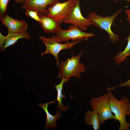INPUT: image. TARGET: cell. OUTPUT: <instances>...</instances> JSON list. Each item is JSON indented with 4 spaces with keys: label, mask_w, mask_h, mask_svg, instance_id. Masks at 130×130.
Listing matches in <instances>:
<instances>
[{
    "label": "cell",
    "mask_w": 130,
    "mask_h": 130,
    "mask_svg": "<svg viewBox=\"0 0 130 130\" xmlns=\"http://www.w3.org/2000/svg\"><path fill=\"white\" fill-rule=\"evenodd\" d=\"M65 82H67L66 79L63 78L61 79V81L59 84L54 85L57 91V99L55 100L58 101L56 104L57 108L58 110L62 112L66 111L69 108L68 106H64L62 103V99H65L66 98L65 95L62 93L63 85Z\"/></svg>",
    "instance_id": "obj_14"
},
{
    "label": "cell",
    "mask_w": 130,
    "mask_h": 130,
    "mask_svg": "<svg viewBox=\"0 0 130 130\" xmlns=\"http://www.w3.org/2000/svg\"><path fill=\"white\" fill-rule=\"evenodd\" d=\"M109 102L111 110L120 123L119 130H129L130 123L127 122L126 116H130V102L129 98L124 96L117 99L110 91H108Z\"/></svg>",
    "instance_id": "obj_1"
},
{
    "label": "cell",
    "mask_w": 130,
    "mask_h": 130,
    "mask_svg": "<svg viewBox=\"0 0 130 130\" xmlns=\"http://www.w3.org/2000/svg\"><path fill=\"white\" fill-rule=\"evenodd\" d=\"M109 99V94L107 92L98 97L93 98L90 102L91 108L98 115L101 125H103L104 122L108 119L117 120L111 110Z\"/></svg>",
    "instance_id": "obj_4"
},
{
    "label": "cell",
    "mask_w": 130,
    "mask_h": 130,
    "mask_svg": "<svg viewBox=\"0 0 130 130\" xmlns=\"http://www.w3.org/2000/svg\"><path fill=\"white\" fill-rule=\"evenodd\" d=\"M84 52L82 50L79 54L74 56L72 53L71 57L67 58L65 61H60L58 66L59 70V78H65L67 82L72 77L77 78L81 77L80 73L84 72L85 71L84 65L80 62L81 57Z\"/></svg>",
    "instance_id": "obj_2"
},
{
    "label": "cell",
    "mask_w": 130,
    "mask_h": 130,
    "mask_svg": "<svg viewBox=\"0 0 130 130\" xmlns=\"http://www.w3.org/2000/svg\"><path fill=\"white\" fill-rule=\"evenodd\" d=\"M84 120L87 125L92 126L94 130H100V118L98 114L94 110L87 111Z\"/></svg>",
    "instance_id": "obj_15"
},
{
    "label": "cell",
    "mask_w": 130,
    "mask_h": 130,
    "mask_svg": "<svg viewBox=\"0 0 130 130\" xmlns=\"http://www.w3.org/2000/svg\"><path fill=\"white\" fill-rule=\"evenodd\" d=\"M126 39L127 40V43L125 49L123 51L117 53L115 56L114 59L117 65L124 61L127 57H130V33Z\"/></svg>",
    "instance_id": "obj_16"
},
{
    "label": "cell",
    "mask_w": 130,
    "mask_h": 130,
    "mask_svg": "<svg viewBox=\"0 0 130 130\" xmlns=\"http://www.w3.org/2000/svg\"><path fill=\"white\" fill-rule=\"evenodd\" d=\"M128 78H129V79L126 82L112 87H108V90L110 91L114 90L116 88L118 87H125L130 88V75Z\"/></svg>",
    "instance_id": "obj_19"
},
{
    "label": "cell",
    "mask_w": 130,
    "mask_h": 130,
    "mask_svg": "<svg viewBox=\"0 0 130 130\" xmlns=\"http://www.w3.org/2000/svg\"><path fill=\"white\" fill-rule=\"evenodd\" d=\"M123 9H120L111 16L105 17L98 14L93 11L89 13L87 18L89 20L92 25L101 30L105 31L109 35L110 40L112 43H114L118 41L119 36L112 32L111 26L115 19Z\"/></svg>",
    "instance_id": "obj_3"
},
{
    "label": "cell",
    "mask_w": 130,
    "mask_h": 130,
    "mask_svg": "<svg viewBox=\"0 0 130 130\" xmlns=\"http://www.w3.org/2000/svg\"><path fill=\"white\" fill-rule=\"evenodd\" d=\"M1 22L10 32H21L26 31L28 27L27 23L24 20H19L12 18L6 14L0 16Z\"/></svg>",
    "instance_id": "obj_9"
},
{
    "label": "cell",
    "mask_w": 130,
    "mask_h": 130,
    "mask_svg": "<svg viewBox=\"0 0 130 130\" xmlns=\"http://www.w3.org/2000/svg\"><path fill=\"white\" fill-rule=\"evenodd\" d=\"M113 0L115 1H118V0ZM123 0L126 1L128 2H130V0Z\"/></svg>",
    "instance_id": "obj_23"
},
{
    "label": "cell",
    "mask_w": 130,
    "mask_h": 130,
    "mask_svg": "<svg viewBox=\"0 0 130 130\" xmlns=\"http://www.w3.org/2000/svg\"><path fill=\"white\" fill-rule=\"evenodd\" d=\"M76 2V0H68L62 3L58 1L47 7L46 15L61 24L70 13Z\"/></svg>",
    "instance_id": "obj_6"
},
{
    "label": "cell",
    "mask_w": 130,
    "mask_h": 130,
    "mask_svg": "<svg viewBox=\"0 0 130 130\" xmlns=\"http://www.w3.org/2000/svg\"><path fill=\"white\" fill-rule=\"evenodd\" d=\"M15 2L19 4L23 3L26 0H14Z\"/></svg>",
    "instance_id": "obj_22"
},
{
    "label": "cell",
    "mask_w": 130,
    "mask_h": 130,
    "mask_svg": "<svg viewBox=\"0 0 130 130\" xmlns=\"http://www.w3.org/2000/svg\"><path fill=\"white\" fill-rule=\"evenodd\" d=\"M20 38H24L29 40L31 36L26 31L21 32H10L8 31L4 44L0 48L1 52H3L7 47L15 43Z\"/></svg>",
    "instance_id": "obj_13"
},
{
    "label": "cell",
    "mask_w": 130,
    "mask_h": 130,
    "mask_svg": "<svg viewBox=\"0 0 130 130\" xmlns=\"http://www.w3.org/2000/svg\"><path fill=\"white\" fill-rule=\"evenodd\" d=\"M39 38L46 46L45 51L41 53V55L43 56L48 53L53 55L55 58L57 67L60 63L58 56L59 52L62 50L71 49L76 44L80 42L79 41L70 42H66L65 43L61 44L56 40L54 35L52 36L51 38L41 36H39Z\"/></svg>",
    "instance_id": "obj_5"
},
{
    "label": "cell",
    "mask_w": 130,
    "mask_h": 130,
    "mask_svg": "<svg viewBox=\"0 0 130 130\" xmlns=\"http://www.w3.org/2000/svg\"><path fill=\"white\" fill-rule=\"evenodd\" d=\"M9 0H0V16L6 14L7 7Z\"/></svg>",
    "instance_id": "obj_18"
},
{
    "label": "cell",
    "mask_w": 130,
    "mask_h": 130,
    "mask_svg": "<svg viewBox=\"0 0 130 130\" xmlns=\"http://www.w3.org/2000/svg\"><path fill=\"white\" fill-rule=\"evenodd\" d=\"M25 15L27 17H30L39 23L41 20L39 15V13L37 11L30 8L25 9Z\"/></svg>",
    "instance_id": "obj_17"
},
{
    "label": "cell",
    "mask_w": 130,
    "mask_h": 130,
    "mask_svg": "<svg viewBox=\"0 0 130 130\" xmlns=\"http://www.w3.org/2000/svg\"><path fill=\"white\" fill-rule=\"evenodd\" d=\"M7 36H5L0 32V47L1 48L3 46Z\"/></svg>",
    "instance_id": "obj_20"
},
{
    "label": "cell",
    "mask_w": 130,
    "mask_h": 130,
    "mask_svg": "<svg viewBox=\"0 0 130 130\" xmlns=\"http://www.w3.org/2000/svg\"><path fill=\"white\" fill-rule=\"evenodd\" d=\"M55 100L50 102H46L45 104L40 103L39 106L42 107L45 111L46 115V118L45 124V128L48 130L50 128L53 129L55 128L57 125L56 120L60 118L61 116V113L59 111H56L55 114L53 115L51 114L48 111V105L51 104L55 103Z\"/></svg>",
    "instance_id": "obj_12"
},
{
    "label": "cell",
    "mask_w": 130,
    "mask_h": 130,
    "mask_svg": "<svg viewBox=\"0 0 130 130\" xmlns=\"http://www.w3.org/2000/svg\"><path fill=\"white\" fill-rule=\"evenodd\" d=\"M41 21L39 23L45 32L47 34H56L61 28L60 24L46 15L39 13Z\"/></svg>",
    "instance_id": "obj_11"
},
{
    "label": "cell",
    "mask_w": 130,
    "mask_h": 130,
    "mask_svg": "<svg viewBox=\"0 0 130 130\" xmlns=\"http://www.w3.org/2000/svg\"><path fill=\"white\" fill-rule=\"evenodd\" d=\"M125 12L127 15L126 19L130 25V9H127Z\"/></svg>",
    "instance_id": "obj_21"
},
{
    "label": "cell",
    "mask_w": 130,
    "mask_h": 130,
    "mask_svg": "<svg viewBox=\"0 0 130 130\" xmlns=\"http://www.w3.org/2000/svg\"><path fill=\"white\" fill-rule=\"evenodd\" d=\"M56 34L55 39L59 43L68 41L70 39L73 42L81 41L86 40L89 37L95 35L91 32H84L77 26L72 25L67 30H63L61 28Z\"/></svg>",
    "instance_id": "obj_7"
},
{
    "label": "cell",
    "mask_w": 130,
    "mask_h": 130,
    "mask_svg": "<svg viewBox=\"0 0 130 130\" xmlns=\"http://www.w3.org/2000/svg\"><path fill=\"white\" fill-rule=\"evenodd\" d=\"M129 123H130V118H129Z\"/></svg>",
    "instance_id": "obj_24"
},
{
    "label": "cell",
    "mask_w": 130,
    "mask_h": 130,
    "mask_svg": "<svg viewBox=\"0 0 130 130\" xmlns=\"http://www.w3.org/2000/svg\"><path fill=\"white\" fill-rule=\"evenodd\" d=\"M59 0H26L21 6L23 10L32 9L44 14H47L48 6L53 5Z\"/></svg>",
    "instance_id": "obj_10"
},
{
    "label": "cell",
    "mask_w": 130,
    "mask_h": 130,
    "mask_svg": "<svg viewBox=\"0 0 130 130\" xmlns=\"http://www.w3.org/2000/svg\"><path fill=\"white\" fill-rule=\"evenodd\" d=\"M80 0H76L75 5L68 16L63 21L66 24L77 26L81 30H86L87 27L91 25L89 20L82 15L79 5Z\"/></svg>",
    "instance_id": "obj_8"
}]
</instances>
